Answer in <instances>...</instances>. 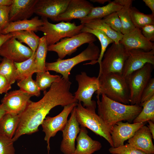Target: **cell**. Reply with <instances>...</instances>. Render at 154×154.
Returning <instances> with one entry per match:
<instances>
[{
	"mask_svg": "<svg viewBox=\"0 0 154 154\" xmlns=\"http://www.w3.org/2000/svg\"><path fill=\"white\" fill-rule=\"evenodd\" d=\"M78 88L74 93L75 99L78 102L83 103L85 108L96 109V102L92 100L94 94L99 88V77H90L84 72H81L75 76Z\"/></svg>",
	"mask_w": 154,
	"mask_h": 154,
	"instance_id": "9c48e42d",
	"label": "cell"
},
{
	"mask_svg": "<svg viewBox=\"0 0 154 154\" xmlns=\"http://www.w3.org/2000/svg\"><path fill=\"white\" fill-rule=\"evenodd\" d=\"M70 0H38L34 13L41 17L56 21L66 9Z\"/></svg>",
	"mask_w": 154,
	"mask_h": 154,
	"instance_id": "2e32d148",
	"label": "cell"
},
{
	"mask_svg": "<svg viewBox=\"0 0 154 154\" xmlns=\"http://www.w3.org/2000/svg\"><path fill=\"white\" fill-rule=\"evenodd\" d=\"M88 44L84 50L72 58L66 59L58 58L56 61L53 62H46V70L59 73L62 75L63 78L69 80L70 72L75 66L86 61L90 60V62H93L99 58L100 51L98 47L94 42Z\"/></svg>",
	"mask_w": 154,
	"mask_h": 154,
	"instance_id": "277c9868",
	"label": "cell"
},
{
	"mask_svg": "<svg viewBox=\"0 0 154 154\" xmlns=\"http://www.w3.org/2000/svg\"><path fill=\"white\" fill-rule=\"evenodd\" d=\"M33 51L13 37L5 41L0 48V55L14 62H21L29 58Z\"/></svg>",
	"mask_w": 154,
	"mask_h": 154,
	"instance_id": "4fadbf2b",
	"label": "cell"
},
{
	"mask_svg": "<svg viewBox=\"0 0 154 154\" xmlns=\"http://www.w3.org/2000/svg\"><path fill=\"white\" fill-rule=\"evenodd\" d=\"M76 119L80 127L88 128L102 137L114 147L111 135L112 129L107 126L96 112V109L84 107L78 102L75 107Z\"/></svg>",
	"mask_w": 154,
	"mask_h": 154,
	"instance_id": "5b68a950",
	"label": "cell"
},
{
	"mask_svg": "<svg viewBox=\"0 0 154 154\" xmlns=\"http://www.w3.org/2000/svg\"><path fill=\"white\" fill-rule=\"evenodd\" d=\"M36 82L40 91H46L54 82L58 80L61 76L51 74L48 71L36 73Z\"/></svg>",
	"mask_w": 154,
	"mask_h": 154,
	"instance_id": "e575fe53",
	"label": "cell"
},
{
	"mask_svg": "<svg viewBox=\"0 0 154 154\" xmlns=\"http://www.w3.org/2000/svg\"><path fill=\"white\" fill-rule=\"evenodd\" d=\"M43 25L38 27V31L42 32L46 37L48 46L54 44L60 40L70 37L81 33L84 24L77 26L74 23L63 21L54 24L50 23L47 19L41 17Z\"/></svg>",
	"mask_w": 154,
	"mask_h": 154,
	"instance_id": "8992f818",
	"label": "cell"
},
{
	"mask_svg": "<svg viewBox=\"0 0 154 154\" xmlns=\"http://www.w3.org/2000/svg\"><path fill=\"white\" fill-rule=\"evenodd\" d=\"M2 59H1V58H0V60H1Z\"/></svg>",
	"mask_w": 154,
	"mask_h": 154,
	"instance_id": "816d5d0a",
	"label": "cell"
},
{
	"mask_svg": "<svg viewBox=\"0 0 154 154\" xmlns=\"http://www.w3.org/2000/svg\"><path fill=\"white\" fill-rule=\"evenodd\" d=\"M94 7L93 4L86 0H70L65 11L60 15L56 21L69 22L71 20L83 18Z\"/></svg>",
	"mask_w": 154,
	"mask_h": 154,
	"instance_id": "ac0fdd59",
	"label": "cell"
},
{
	"mask_svg": "<svg viewBox=\"0 0 154 154\" xmlns=\"http://www.w3.org/2000/svg\"><path fill=\"white\" fill-rule=\"evenodd\" d=\"M78 103L64 106L63 110L58 114L54 117L47 116L42 121L41 125L42 131L45 134L44 139L47 144L48 154L50 149V138L54 137L58 131H62L64 129L67 123L69 115L77 106Z\"/></svg>",
	"mask_w": 154,
	"mask_h": 154,
	"instance_id": "8fae6325",
	"label": "cell"
},
{
	"mask_svg": "<svg viewBox=\"0 0 154 154\" xmlns=\"http://www.w3.org/2000/svg\"><path fill=\"white\" fill-rule=\"evenodd\" d=\"M75 107L71 112L70 117L62 131V139L60 150L64 154H72L74 152L76 149L75 141L80 130L79 124L76 119Z\"/></svg>",
	"mask_w": 154,
	"mask_h": 154,
	"instance_id": "9a60e30c",
	"label": "cell"
},
{
	"mask_svg": "<svg viewBox=\"0 0 154 154\" xmlns=\"http://www.w3.org/2000/svg\"><path fill=\"white\" fill-rule=\"evenodd\" d=\"M96 96L98 113L105 124L112 129L117 123L123 121L131 122L141 111L140 104H125L113 100L102 94Z\"/></svg>",
	"mask_w": 154,
	"mask_h": 154,
	"instance_id": "7a4b0ae2",
	"label": "cell"
},
{
	"mask_svg": "<svg viewBox=\"0 0 154 154\" xmlns=\"http://www.w3.org/2000/svg\"><path fill=\"white\" fill-rule=\"evenodd\" d=\"M146 6H148L151 10L152 14L154 15V0H143Z\"/></svg>",
	"mask_w": 154,
	"mask_h": 154,
	"instance_id": "f6af8a7d",
	"label": "cell"
},
{
	"mask_svg": "<svg viewBox=\"0 0 154 154\" xmlns=\"http://www.w3.org/2000/svg\"><path fill=\"white\" fill-rule=\"evenodd\" d=\"M153 68L154 65L147 63L125 77L129 90L130 104H140L142 93L152 78Z\"/></svg>",
	"mask_w": 154,
	"mask_h": 154,
	"instance_id": "52a82bcc",
	"label": "cell"
},
{
	"mask_svg": "<svg viewBox=\"0 0 154 154\" xmlns=\"http://www.w3.org/2000/svg\"><path fill=\"white\" fill-rule=\"evenodd\" d=\"M139 104L142 107V110L133 120V123H145L149 120L154 122V96Z\"/></svg>",
	"mask_w": 154,
	"mask_h": 154,
	"instance_id": "836d02e7",
	"label": "cell"
},
{
	"mask_svg": "<svg viewBox=\"0 0 154 154\" xmlns=\"http://www.w3.org/2000/svg\"><path fill=\"white\" fill-rule=\"evenodd\" d=\"M128 51L120 43H112L105 52L100 66L98 76L110 73L122 74Z\"/></svg>",
	"mask_w": 154,
	"mask_h": 154,
	"instance_id": "ba28073f",
	"label": "cell"
},
{
	"mask_svg": "<svg viewBox=\"0 0 154 154\" xmlns=\"http://www.w3.org/2000/svg\"><path fill=\"white\" fill-rule=\"evenodd\" d=\"M99 89L97 96L105 95L109 98L125 104H130L129 89L125 78L122 74L110 73L98 76Z\"/></svg>",
	"mask_w": 154,
	"mask_h": 154,
	"instance_id": "3957f363",
	"label": "cell"
},
{
	"mask_svg": "<svg viewBox=\"0 0 154 154\" xmlns=\"http://www.w3.org/2000/svg\"><path fill=\"white\" fill-rule=\"evenodd\" d=\"M13 37L11 33L4 35L1 34L0 35V48L3 44L7 40Z\"/></svg>",
	"mask_w": 154,
	"mask_h": 154,
	"instance_id": "ee69618b",
	"label": "cell"
},
{
	"mask_svg": "<svg viewBox=\"0 0 154 154\" xmlns=\"http://www.w3.org/2000/svg\"><path fill=\"white\" fill-rule=\"evenodd\" d=\"M130 15L132 22L135 28L141 29L149 25H154V15L146 14L140 12L137 9L131 7Z\"/></svg>",
	"mask_w": 154,
	"mask_h": 154,
	"instance_id": "1f68e13d",
	"label": "cell"
},
{
	"mask_svg": "<svg viewBox=\"0 0 154 154\" xmlns=\"http://www.w3.org/2000/svg\"><path fill=\"white\" fill-rule=\"evenodd\" d=\"M154 96V78H152L150 79L143 91L140 103L149 100Z\"/></svg>",
	"mask_w": 154,
	"mask_h": 154,
	"instance_id": "60d3db41",
	"label": "cell"
},
{
	"mask_svg": "<svg viewBox=\"0 0 154 154\" xmlns=\"http://www.w3.org/2000/svg\"><path fill=\"white\" fill-rule=\"evenodd\" d=\"M12 1V0H0V5H10Z\"/></svg>",
	"mask_w": 154,
	"mask_h": 154,
	"instance_id": "c3c4849f",
	"label": "cell"
},
{
	"mask_svg": "<svg viewBox=\"0 0 154 154\" xmlns=\"http://www.w3.org/2000/svg\"><path fill=\"white\" fill-rule=\"evenodd\" d=\"M38 0H12L10 5L9 23L27 19L34 13Z\"/></svg>",
	"mask_w": 154,
	"mask_h": 154,
	"instance_id": "ffe728a7",
	"label": "cell"
},
{
	"mask_svg": "<svg viewBox=\"0 0 154 154\" xmlns=\"http://www.w3.org/2000/svg\"><path fill=\"white\" fill-rule=\"evenodd\" d=\"M96 40V37L92 34L82 32L72 37L62 39L54 44L48 46V50L56 52L58 58L63 59L67 55L70 56L76 52L82 44L93 43Z\"/></svg>",
	"mask_w": 154,
	"mask_h": 154,
	"instance_id": "30bf717a",
	"label": "cell"
},
{
	"mask_svg": "<svg viewBox=\"0 0 154 154\" xmlns=\"http://www.w3.org/2000/svg\"><path fill=\"white\" fill-rule=\"evenodd\" d=\"M13 37L21 43L27 44L33 52H36L38 48L40 38L33 31H21L11 33Z\"/></svg>",
	"mask_w": 154,
	"mask_h": 154,
	"instance_id": "f1b7e54d",
	"label": "cell"
},
{
	"mask_svg": "<svg viewBox=\"0 0 154 154\" xmlns=\"http://www.w3.org/2000/svg\"><path fill=\"white\" fill-rule=\"evenodd\" d=\"M122 75L125 77L149 63L154 65V49L149 51L134 49L128 51Z\"/></svg>",
	"mask_w": 154,
	"mask_h": 154,
	"instance_id": "7c38bea8",
	"label": "cell"
},
{
	"mask_svg": "<svg viewBox=\"0 0 154 154\" xmlns=\"http://www.w3.org/2000/svg\"><path fill=\"white\" fill-rule=\"evenodd\" d=\"M32 75L19 80L17 85L20 89L33 96L38 97L40 95V90L35 81L33 80Z\"/></svg>",
	"mask_w": 154,
	"mask_h": 154,
	"instance_id": "d590c367",
	"label": "cell"
},
{
	"mask_svg": "<svg viewBox=\"0 0 154 154\" xmlns=\"http://www.w3.org/2000/svg\"><path fill=\"white\" fill-rule=\"evenodd\" d=\"M48 46L45 37L44 36L40 38L38 45L36 51L35 63L37 72L46 71L45 61L48 51Z\"/></svg>",
	"mask_w": 154,
	"mask_h": 154,
	"instance_id": "d6a6232c",
	"label": "cell"
},
{
	"mask_svg": "<svg viewBox=\"0 0 154 154\" xmlns=\"http://www.w3.org/2000/svg\"><path fill=\"white\" fill-rule=\"evenodd\" d=\"M126 0H110L108 4L102 7H94L85 17L79 19L81 24H84L96 19H102L115 12H117L123 7Z\"/></svg>",
	"mask_w": 154,
	"mask_h": 154,
	"instance_id": "603a6c76",
	"label": "cell"
},
{
	"mask_svg": "<svg viewBox=\"0 0 154 154\" xmlns=\"http://www.w3.org/2000/svg\"><path fill=\"white\" fill-rule=\"evenodd\" d=\"M84 26L90 29H97L104 33L116 44H118L121 40L123 35L113 30L102 19H96L84 24Z\"/></svg>",
	"mask_w": 154,
	"mask_h": 154,
	"instance_id": "484cf974",
	"label": "cell"
},
{
	"mask_svg": "<svg viewBox=\"0 0 154 154\" xmlns=\"http://www.w3.org/2000/svg\"><path fill=\"white\" fill-rule=\"evenodd\" d=\"M10 9V5H0V27L1 30L5 28L9 23Z\"/></svg>",
	"mask_w": 154,
	"mask_h": 154,
	"instance_id": "ab89813d",
	"label": "cell"
},
{
	"mask_svg": "<svg viewBox=\"0 0 154 154\" xmlns=\"http://www.w3.org/2000/svg\"><path fill=\"white\" fill-rule=\"evenodd\" d=\"M19 121V115L6 113L0 120V135L13 138Z\"/></svg>",
	"mask_w": 154,
	"mask_h": 154,
	"instance_id": "d4e9b609",
	"label": "cell"
},
{
	"mask_svg": "<svg viewBox=\"0 0 154 154\" xmlns=\"http://www.w3.org/2000/svg\"><path fill=\"white\" fill-rule=\"evenodd\" d=\"M43 25L42 19L37 16L31 19H25L10 22L7 26L1 30L2 34L6 35L12 32L21 31H30L37 32L40 27Z\"/></svg>",
	"mask_w": 154,
	"mask_h": 154,
	"instance_id": "cb8c5ba5",
	"label": "cell"
},
{
	"mask_svg": "<svg viewBox=\"0 0 154 154\" xmlns=\"http://www.w3.org/2000/svg\"><path fill=\"white\" fill-rule=\"evenodd\" d=\"M85 127L80 126V130L76 139L77 145L72 154H92L102 148L101 143L93 139L88 135Z\"/></svg>",
	"mask_w": 154,
	"mask_h": 154,
	"instance_id": "7402d4cb",
	"label": "cell"
},
{
	"mask_svg": "<svg viewBox=\"0 0 154 154\" xmlns=\"http://www.w3.org/2000/svg\"><path fill=\"white\" fill-rule=\"evenodd\" d=\"M36 52H33L31 57L27 60L20 62H15L18 73L17 80L25 78L37 72L35 63Z\"/></svg>",
	"mask_w": 154,
	"mask_h": 154,
	"instance_id": "83f0119b",
	"label": "cell"
},
{
	"mask_svg": "<svg viewBox=\"0 0 154 154\" xmlns=\"http://www.w3.org/2000/svg\"><path fill=\"white\" fill-rule=\"evenodd\" d=\"M6 114L2 104H0V120Z\"/></svg>",
	"mask_w": 154,
	"mask_h": 154,
	"instance_id": "7dc6e473",
	"label": "cell"
},
{
	"mask_svg": "<svg viewBox=\"0 0 154 154\" xmlns=\"http://www.w3.org/2000/svg\"><path fill=\"white\" fill-rule=\"evenodd\" d=\"M152 134L147 126L143 125L128 139L127 143L135 148L147 154H154Z\"/></svg>",
	"mask_w": 154,
	"mask_h": 154,
	"instance_id": "44dd1931",
	"label": "cell"
},
{
	"mask_svg": "<svg viewBox=\"0 0 154 154\" xmlns=\"http://www.w3.org/2000/svg\"><path fill=\"white\" fill-rule=\"evenodd\" d=\"M33 96L21 90L11 91L6 93L1 100L6 113L19 115L26 108Z\"/></svg>",
	"mask_w": 154,
	"mask_h": 154,
	"instance_id": "5bb4252c",
	"label": "cell"
},
{
	"mask_svg": "<svg viewBox=\"0 0 154 154\" xmlns=\"http://www.w3.org/2000/svg\"><path fill=\"white\" fill-rule=\"evenodd\" d=\"M81 32H87L92 34L98 38L101 45L100 55L98 60L85 64L93 65L98 62L100 66L107 47L109 44L114 43V41L100 30L97 29H90L86 27L84 25L81 30Z\"/></svg>",
	"mask_w": 154,
	"mask_h": 154,
	"instance_id": "4316f807",
	"label": "cell"
},
{
	"mask_svg": "<svg viewBox=\"0 0 154 154\" xmlns=\"http://www.w3.org/2000/svg\"><path fill=\"white\" fill-rule=\"evenodd\" d=\"M12 138L0 135V154H16Z\"/></svg>",
	"mask_w": 154,
	"mask_h": 154,
	"instance_id": "f35d334b",
	"label": "cell"
},
{
	"mask_svg": "<svg viewBox=\"0 0 154 154\" xmlns=\"http://www.w3.org/2000/svg\"><path fill=\"white\" fill-rule=\"evenodd\" d=\"M90 1L93 2H97L100 4H104L105 3L110 1V0H91Z\"/></svg>",
	"mask_w": 154,
	"mask_h": 154,
	"instance_id": "681fc988",
	"label": "cell"
},
{
	"mask_svg": "<svg viewBox=\"0 0 154 154\" xmlns=\"http://www.w3.org/2000/svg\"><path fill=\"white\" fill-rule=\"evenodd\" d=\"M133 1L132 0H126L123 7L117 12L121 23L123 35L129 33L135 28L130 15V10Z\"/></svg>",
	"mask_w": 154,
	"mask_h": 154,
	"instance_id": "f546056e",
	"label": "cell"
},
{
	"mask_svg": "<svg viewBox=\"0 0 154 154\" xmlns=\"http://www.w3.org/2000/svg\"><path fill=\"white\" fill-rule=\"evenodd\" d=\"M0 74L3 76L11 85L17 80L18 73L15 62L3 58L0 63Z\"/></svg>",
	"mask_w": 154,
	"mask_h": 154,
	"instance_id": "4dcf8cb0",
	"label": "cell"
},
{
	"mask_svg": "<svg viewBox=\"0 0 154 154\" xmlns=\"http://www.w3.org/2000/svg\"><path fill=\"white\" fill-rule=\"evenodd\" d=\"M145 124V123H131L122 121L116 123L112 126L110 133L114 147L123 145L125 141L132 137L136 131Z\"/></svg>",
	"mask_w": 154,
	"mask_h": 154,
	"instance_id": "e0dca14e",
	"label": "cell"
},
{
	"mask_svg": "<svg viewBox=\"0 0 154 154\" xmlns=\"http://www.w3.org/2000/svg\"><path fill=\"white\" fill-rule=\"evenodd\" d=\"M108 151L112 154H147L128 143L117 147H111Z\"/></svg>",
	"mask_w": 154,
	"mask_h": 154,
	"instance_id": "74e56055",
	"label": "cell"
},
{
	"mask_svg": "<svg viewBox=\"0 0 154 154\" xmlns=\"http://www.w3.org/2000/svg\"><path fill=\"white\" fill-rule=\"evenodd\" d=\"M119 43L127 51L134 49L149 51L154 49V42L147 40L143 35L141 29L137 28L123 35Z\"/></svg>",
	"mask_w": 154,
	"mask_h": 154,
	"instance_id": "d6986e66",
	"label": "cell"
},
{
	"mask_svg": "<svg viewBox=\"0 0 154 154\" xmlns=\"http://www.w3.org/2000/svg\"><path fill=\"white\" fill-rule=\"evenodd\" d=\"M141 33L143 36L148 40L154 41V25H146L141 29Z\"/></svg>",
	"mask_w": 154,
	"mask_h": 154,
	"instance_id": "b9f144b4",
	"label": "cell"
},
{
	"mask_svg": "<svg viewBox=\"0 0 154 154\" xmlns=\"http://www.w3.org/2000/svg\"><path fill=\"white\" fill-rule=\"evenodd\" d=\"M11 88V85L3 76L0 74V94L7 93Z\"/></svg>",
	"mask_w": 154,
	"mask_h": 154,
	"instance_id": "7bdbcfd3",
	"label": "cell"
},
{
	"mask_svg": "<svg viewBox=\"0 0 154 154\" xmlns=\"http://www.w3.org/2000/svg\"><path fill=\"white\" fill-rule=\"evenodd\" d=\"M102 19L113 30L122 34V24L117 12L112 13Z\"/></svg>",
	"mask_w": 154,
	"mask_h": 154,
	"instance_id": "8d00e7d4",
	"label": "cell"
},
{
	"mask_svg": "<svg viewBox=\"0 0 154 154\" xmlns=\"http://www.w3.org/2000/svg\"><path fill=\"white\" fill-rule=\"evenodd\" d=\"M1 28H0V35L1 34Z\"/></svg>",
	"mask_w": 154,
	"mask_h": 154,
	"instance_id": "f907efd6",
	"label": "cell"
},
{
	"mask_svg": "<svg viewBox=\"0 0 154 154\" xmlns=\"http://www.w3.org/2000/svg\"><path fill=\"white\" fill-rule=\"evenodd\" d=\"M72 83L61 77L44 91L43 97L37 102L30 100L23 111L19 114L20 121L12 139L15 141L21 135L38 131L39 126L50 110L58 106L64 107L78 103L70 91Z\"/></svg>",
	"mask_w": 154,
	"mask_h": 154,
	"instance_id": "6da1fadb",
	"label": "cell"
},
{
	"mask_svg": "<svg viewBox=\"0 0 154 154\" xmlns=\"http://www.w3.org/2000/svg\"><path fill=\"white\" fill-rule=\"evenodd\" d=\"M149 124L148 127L152 134L153 139H154V122L151 120H149L147 121Z\"/></svg>",
	"mask_w": 154,
	"mask_h": 154,
	"instance_id": "bcb514c9",
	"label": "cell"
}]
</instances>
